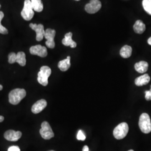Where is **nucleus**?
<instances>
[{
  "label": "nucleus",
  "instance_id": "nucleus-30",
  "mask_svg": "<svg viewBox=\"0 0 151 151\" xmlns=\"http://www.w3.org/2000/svg\"><path fill=\"white\" fill-rule=\"evenodd\" d=\"M147 42H148V44H150V45H151V37H150V38L148 39V41H147Z\"/></svg>",
  "mask_w": 151,
  "mask_h": 151
},
{
  "label": "nucleus",
  "instance_id": "nucleus-1",
  "mask_svg": "<svg viewBox=\"0 0 151 151\" xmlns=\"http://www.w3.org/2000/svg\"><path fill=\"white\" fill-rule=\"evenodd\" d=\"M27 95L24 89L16 88L12 90L9 95V102L12 105H17L20 103Z\"/></svg>",
  "mask_w": 151,
  "mask_h": 151
},
{
  "label": "nucleus",
  "instance_id": "nucleus-13",
  "mask_svg": "<svg viewBox=\"0 0 151 151\" xmlns=\"http://www.w3.org/2000/svg\"><path fill=\"white\" fill-rule=\"evenodd\" d=\"M72 33L71 32H68L65 34V38L62 39V44L67 47L70 46L71 48H74L77 46V44L75 42L72 40Z\"/></svg>",
  "mask_w": 151,
  "mask_h": 151
},
{
  "label": "nucleus",
  "instance_id": "nucleus-23",
  "mask_svg": "<svg viewBox=\"0 0 151 151\" xmlns=\"http://www.w3.org/2000/svg\"><path fill=\"white\" fill-rule=\"evenodd\" d=\"M77 139L79 140H83L86 139V136L85 135L84 133L83 132L82 130H80L78 132V133H77Z\"/></svg>",
  "mask_w": 151,
  "mask_h": 151
},
{
  "label": "nucleus",
  "instance_id": "nucleus-11",
  "mask_svg": "<svg viewBox=\"0 0 151 151\" xmlns=\"http://www.w3.org/2000/svg\"><path fill=\"white\" fill-rule=\"evenodd\" d=\"M22 136V133L20 131L16 132L13 130H9L4 134V137L6 140L15 142L19 140Z\"/></svg>",
  "mask_w": 151,
  "mask_h": 151
},
{
  "label": "nucleus",
  "instance_id": "nucleus-20",
  "mask_svg": "<svg viewBox=\"0 0 151 151\" xmlns=\"http://www.w3.org/2000/svg\"><path fill=\"white\" fill-rule=\"evenodd\" d=\"M16 62L22 66L26 65V55L23 52H20L16 54Z\"/></svg>",
  "mask_w": 151,
  "mask_h": 151
},
{
  "label": "nucleus",
  "instance_id": "nucleus-22",
  "mask_svg": "<svg viewBox=\"0 0 151 151\" xmlns=\"http://www.w3.org/2000/svg\"><path fill=\"white\" fill-rule=\"evenodd\" d=\"M8 61L9 63L10 64H13L14 63L16 62V54L12 52L9 54L8 56Z\"/></svg>",
  "mask_w": 151,
  "mask_h": 151
},
{
  "label": "nucleus",
  "instance_id": "nucleus-8",
  "mask_svg": "<svg viewBox=\"0 0 151 151\" xmlns=\"http://www.w3.org/2000/svg\"><path fill=\"white\" fill-rule=\"evenodd\" d=\"M101 8V3L99 0H91L85 6V11L88 14H95Z\"/></svg>",
  "mask_w": 151,
  "mask_h": 151
},
{
  "label": "nucleus",
  "instance_id": "nucleus-7",
  "mask_svg": "<svg viewBox=\"0 0 151 151\" xmlns=\"http://www.w3.org/2000/svg\"><path fill=\"white\" fill-rule=\"evenodd\" d=\"M55 30L52 29H47L45 30L44 38L47 39L45 44L49 48L53 49L55 47L54 39L55 35Z\"/></svg>",
  "mask_w": 151,
  "mask_h": 151
},
{
  "label": "nucleus",
  "instance_id": "nucleus-27",
  "mask_svg": "<svg viewBox=\"0 0 151 151\" xmlns=\"http://www.w3.org/2000/svg\"><path fill=\"white\" fill-rule=\"evenodd\" d=\"M4 17V13L2 11H0V24H1V21Z\"/></svg>",
  "mask_w": 151,
  "mask_h": 151
},
{
  "label": "nucleus",
  "instance_id": "nucleus-10",
  "mask_svg": "<svg viewBox=\"0 0 151 151\" xmlns=\"http://www.w3.org/2000/svg\"><path fill=\"white\" fill-rule=\"evenodd\" d=\"M30 53L32 55H37L40 57H45L47 54V49L45 47L41 45L32 46L30 48Z\"/></svg>",
  "mask_w": 151,
  "mask_h": 151
},
{
  "label": "nucleus",
  "instance_id": "nucleus-29",
  "mask_svg": "<svg viewBox=\"0 0 151 151\" xmlns=\"http://www.w3.org/2000/svg\"><path fill=\"white\" fill-rule=\"evenodd\" d=\"M4 120V117L3 116H1L0 115V123L3 122Z\"/></svg>",
  "mask_w": 151,
  "mask_h": 151
},
{
  "label": "nucleus",
  "instance_id": "nucleus-12",
  "mask_svg": "<svg viewBox=\"0 0 151 151\" xmlns=\"http://www.w3.org/2000/svg\"><path fill=\"white\" fill-rule=\"evenodd\" d=\"M47 105V103L44 99L38 100L32 105V111L34 114H38L41 112Z\"/></svg>",
  "mask_w": 151,
  "mask_h": 151
},
{
  "label": "nucleus",
  "instance_id": "nucleus-21",
  "mask_svg": "<svg viewBox=\"0 0 151 151\" xmlns=\"http://www.w3.org/2000/svg\"><path fill=\"white\" fill-rule=\"evenodd\" d=\"M142 5L144 10L151 15V0H143Z\"/></svg>",
  "mask_w": 151,
  "mask_h": 151
},
{
  "label": "nucleus",
  "instance_id": "nucleus-35",
  "mask_svg": "<svg viewBox=\"0 0 151 151\" xmlns=\"http://www.w3.org/2000/svg\"></svg>",
  "mask_w": 151,
  "mask_h": 151
},
{
  "label": "nucleus",
  "instance_id": "nucleus-18",
  "mask_svg": "<svg viewBox=\"0 0 151 151\" xmlns=\"http://www.w3.org/2000/svg\"><path fill=\"white\" fill-rule=\"evenodd\" d=\"M134 31L137 34H142L146 30V25L141 20H137L133 26Z\"/></svg>",
  "mask_w": 151,
  "mask_h": 151
},
{
  "label": "nucleus",
  "instance_id": "nucleus-2",
  "mask_svg": "<svg viewBox=\"0 0 151 151\" xmlns=\"http://www.w3.org/2000/svg\"><path fill=\"white\" fill-rule=\"evenodd\" d=\"M139 127L141 131L145 134L151 132V118L148 114L143 113L140 115L139 120Z\"/></svg>",
  "mask_w": 151,
  "mask_h": 151
},
{
  "label": "nucleus",
  "instance_id": "nucleus-6",
  "mask_svg": "<svg viewBox=\"0 0 151 151\" xmlns=\"http://www.w3.org/2000/svg\"><path fill=\"white\" fill-rule=\"evenodd\" d=\"M41 129H40V134L42 137L46 140H48L54 137V134L52 129L51 127L47 122H43L41 125Z\"/></svg>",
  "mask_w": 151,
  "mask_h": 151
},
{
  "label": "nucleus",
  "instance_id": "nucleus-14",
  "mask_svg": "<svg viewBox=\"0 0 151 151\" xmlns=\"http://www.w3.org/2000/svg\"><path fill=\"white\" fill-rule=\"evenodd\" d=\"M150 81V77L148 74H145L137 77L135 80V84L137 86H142L148 84Z\"/></svg>",
  "mask_w": 151,
  "mask_h": 151
},
{
  "label": "nucleus",
  "instance_id": "nucleus-25",
  "mask_svg": "<svg viewBox=\"0 0 151 151\" xmlns=\"http://www.w3.org/2000/svg\"><path fill=\"white\" fill-rule=\"evenodd\" d=\"M145 98L147 101L151 100V90L150 91H145Z\"/></svg>",
  "mask_w": 151,
  "mask_h": 151
},
{
  "label": "nucleus",
  "instance_id": "nucleus-15",
  "mask_svg": "<svg viewBox=\"0 0 151 151\" xmlns=\"http://www.w3.org/2000/svg\"><path fill=\"white\" fill-rule=\"evenodd\" d=\"M134 68L136 71L140 73H143L148 70V63L145 61H140L134 65Z\"/></svg>",
  "mask_w": 151,
  "mask_h": 151
},
{
  "label": "nucleus",
  "instance_id": "nucleus-28",
  "mask_svg": "<svg viewBox=\"0 0 151 151\" xmlns=\"http://www.w3.org/2000/svg\"><path fill=\"white\" fill-rule=\"evenodd\" d=\"M82 151H89V148L87 146H85L83 148Z\"/></svg>",
  "mask_w": 151,
  "mask_h": 151
},
{
  "label": "nucleus",
  "instance_id": "nucleus-9",
  "mask_svg": "<svg viewBox=\"0 0 151 151\" xmlns=\"http://www.w3.org/2000/svg\"><path fill=\"white\" fill-rule=\"evenodd\" d=\"M29 27L36 32V40L38 42L42 41L44 37V34L45 32V30H44L43 25L41 24H37L31 23L29 24Z\"/></svg>",
  "mask_w": 151,
  "mask_h": 151
},
{
  "label": "nucleus",
  "instance_id": "nucleus-31",
  "mask_svg": "<svg viewBox=\"0 0 151 151\" xmlns=\"http://www.w3.org/2000/svg\"><path fill=\"white\" fill-rule=\"evenodd\" d=\"M2 88H3V86H2L1 85H0V91H1V90H2Z\"/></svg>",
  "mask_w": 151,
  "mask_h": 151
},
{
  "label": "nucleus",
  "instance_id": "nucleus-19",
  "mask_svg": "<svg viewBox=\"0 0 151 151\" xmlns=\"http://www.w3.org/2000/svg\"><path fill=\"white\" fill-rule=\"evenodd\" d=\"M32 5L34 10L38 12H40L43 10V4L42 0H31Z\"/></svg>",
  "mask_w": 151,
  "mask_h": 151
},
{
  "label": "nucleus",
  "instance_id": "nucleus-4",
  "mask_svg": "<svg viewBox=\"0 0 151 151\" xmlns=\"http://www.w3.org/2000/svg\"><path fill=\"white\" fill-rule=\"evenodd\" d=\"M129 127L127 123H122L116 126L114 129L113 135L116 139H122L127 135Z\"/></svg>",
  "mask_w": 151,
  "mask_h": 151
},
{
  "label": "nucleus",
  "instance_id": "nucleus-32",
  "mask_svg": "<svg viewBox=\"0 0 151 151\" xmlns=\"http://www.w3.org/2000/svg\"><path fill=\"white\" fill-rule=\"evenodd\" d=\"M128 151H134V150H129Z\"/></svg>",
  "mask_w": 151,
  "mask_h": 151
},
{
  "label": "nucleus",
  "instance_id": "nucleus-5",
  "mask_svg": "<svg viewBox=\"0 0 151 151\" xmlns=\"http://www.w3.org/2000/svg\"><path fill=\"white\" fill-rule=\"evenodd\" d=\"M21 15L25 20L30 21L32 19L34 15V12L30 0H25Z\"/></svg>",
  "mask_w": 151,
  "mask_h": 151
},
{
  "label": "nucleus",
  "instance_id": "nucleus-33",
  "mask_svg": "<svg viewBox=\"0 0 151 151\" xmlns=\"http://www.w3.org/2000/svg\"><path fill=\"white\" fill-rule=\"evenodd\" d=\"M1 4H0V9H1Z\"/></svg>",
  "mask_w": 151,
  "mask_h": 151
},
{
  "label": "nucleus",
  "instance_id": "nucleus-17",
  "mask_svg": "<svg viewBox=\"0 0 151 151\" xmlns=\"http://www.w3.org/2000/svg\"><path fill=\"white\" fill-rule=\"evenodd\" d=\"M132 48L130 46L128 45L123 46L120 50V55L124 58H129L132 55Z\"/></svg>",
  "mask_w": 151,
  "mask_h": 151
},
{
  "label": "nucleus",
  "instance_id": "nucleus-3",
  "mask_svg": "<svg viewBox=\"0 0 151 151\" xmlns=\"http://www.w3.org/2000/svg\"><path fill=\"white\" fill-rule=\"evenodd\" d=\"M52 70L48 66H42L40 71L38 72V82L44 86H47L48 84V78L51 75Z\"/></svg>",
  "mask_w": 151,
  "mask_h": 151
},
{
  "label": "nucleus",
  "instance_id": "nucleus-34",
  "mask_svg": "<svg viewBox=\"0 0 151 151\" xmlns=\"http://www.w3.org/2000/svg\"><path fill=\"white\" fill-rule=\"evenodd\" d=\"M75 1H80V0H75Z\"/></svg>",
  "mask_w": 151,
  "mask_h": 151
},
{
  "label": "nucleus",
  "instance_id": "nucleus-16",
  "mask_svg": "<svg viewBox=\"0 0 151 151\" xmlns=\"http://www.w3.org/2000/svg\"><path fill=\"white\" fill-rule=\"evenodd\" d=\"M58 67L62 71L65 72L68 70L70 67V56H68L66 59L60 61L58 64Z\"/></svg>",
  "mask_w": 151,
  "mask_h": 151
},
{
  "label": "nucleus",
  "instance_id": "nucleus-24",
  "mask_svg": "<svg viewBox=\"0 0 151 151\" xmlns=\"http://www.w3.org/2000/svg\"><path fill=\"white\" fill-rule=\"evenodd\" d=\"M8 32V30L2 24H0V33L2 34H7Z\"/></svg>",
  "mask_w": 151,
  "mask_h": 151
},
{
  "label": "nucleus",
  "instance_id": "nucleus-26",
  "mask_svg": "<svg viewBox=\"0 0 151 151\" xmlns=\"http://www.w3.org/2000/svg\"><path fill=\"white\" fill-rule=\"evenodd\" d=\"M8 151H20V149L18 146H11L9 148Z\"/></svg>",
  "mask_w": 151,
  "mask_h": 151
}]
</instances>
